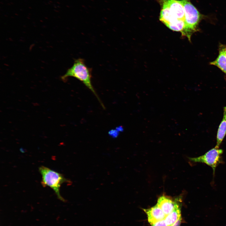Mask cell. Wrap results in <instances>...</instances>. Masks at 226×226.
Segmentation results:
<instances>
[{
  "label": "cell",
  "mask_w": 226,
  "mask_h": 226,
  "mask_svg": "<svg viewBox=\"0 0 226 226\" xmlns=\"http://www.w3.org/2000/svg\"><path fill=\"white\" fill-rule=\"evenodd\" d=\"M161 6L159 20L170 30L183 35L185 29V13L182 1L158 0Z\"/></svg>",
  "instance_id": "cell-1"
},
{
  "label": "cell",
  "mask_w": 226,
  "mask_h": 226,
  "mask_svg": "<svg viewBox=\"0 0 226 226\" xmlns=\"http://www.w3.org/2000/svg\"><path fill=\"white\" fill-rule=\"evenodd\" d=\"M91 72V69L87 66L84 60L79 58L75 60L73 65L67 70L61 78L65 80L69 77H73L82 82L94 93L104 107L92 84Z\"/></svg>",
  "instance_id": "cell-2"
},
{
  "label": "cell",
  "mask_w": 226,
  "mask_h": 226,
  "mask_svg": "<svg viewBox=\"0 0 226 226\" xmlns=\"http://www.w3.org/2000/svg\"><path fill=\"white\" fill-rule=\"evenodd\" d=\"M185 13V29L182 36L191 40L192 34L198 30L199 24L202 15L192 4L190 0H181Z\"/></svg>",
  "instance_id": "cell-3"
},
{
  "label": "cell",
  "mask_w": 226,
  "mask_h": 226,
  "mask_svg": "<svg viewBox=\"0 0 226 226\" xmlns=\"http://www.w3.org/2000/svg\"><path fill=\"white\" fill-rule=\"evenodd\" d=\"M39 170L42 176V186L50 187L54 191L59 199L66 202V200L60 194V188L62 183L70 182V181L64 178L62 174L44 166H40Z\"/></svg>",
  "instance_id": "cell-4"
},
{
  "label": "cell",
  "mask_w": 226,
  "mask_h": 226,
  "mask_svg": "<svg viewBox=\"0 0 226 226\" xmlns=\"http://www.w3.org/2000/svg\"><path fill=\"white\" fill-rule=\"evenodd\" d=\"M223 150L215 147L202 156L194 158H189V160L194 163H205L212 168L214 175L217 167L222 162L221 155Z\"/></svg>",
  "instance_id": "cell-5"
},
{
  "label": "cell",
  "mask_w": 226,
  "mask_h": 226,
  "mask_svg": "<svg viewBox=\"0 0 226 226\" xmlns=\"http://www.w3.org/2000/svg\"><path fill=\"white\" fill-rule=\"evenodd\" d=\"M179 200H173L169 197L163 195L158 199L157 204L161 209L166 216L172 212L176 207L180 206Z\"/></svg>",
  "instance_id": "cell-6"
},
{
  "label": "cell",
  "mask_w": 226,
  "mask_h": 226,
  "mask_svg": "<svg viewBox=\"0 0 226 226\" xmlns=\"http://www.w3.org/2000/svg\"><path fill=\"white\" fill-rule=\"evenodd\" d=\"M147 215L148 221L151 224L157 221L164 219L166 215L156 204L150 208L143 209Z\"/></svg>",
  "instance_id": "cell-7"
},
{
  "label": "cell",
  "mask_w": 226,
  "mask_h": 226,
  "mask_svg": "<svg viewBox=\"0 0 226 226\" xmlns=\"http://www.w3.org/2000/svg\"><path fill=\"white\" fill-rule=\"evenodd\" d=\"M226 48L223 45L220 46L218 56L216 60L211 62L210 64L217 67L226 74Z\"/></svg>",
  "instance_id": "cell-8"
},
{
  "label": "cell",
  "mask_w": 226,
  "mask_h": 226,
  "mask_svg": "<svg viewBox=\"0 0 226 226\" xmlns=\"http://www.w3.org/2000/svg\"><path fill=\"white\" fill-rule=\"evenodd\" d=\"M226 134V106L223 108V117L218 130L217 135V144L215 147L219 148Z\"/></svg>",
  "instance_id": "cell-9"
},
{
  "label": "cell",
  "mask_w": 226,
  "mask_h": 226,
  "mask_svg": "<svg viewBox=\"0 0 226 226\" xmlns=\"http://www.w3.org/2000/svg\"><path fill=\"white\" fill-rule=\"evenodd\" d=\"M180 206L166 215L164 219L167 226H171L181 218Z\"/></svg>",
  "instance_id": "cell-10"
},
{
  "label": "cell",
  "mask_w": 226,
  "mask_h": 226,
  "mask_svg": "<svg viewBox=\"0 0 226 226\" xmlns=\"http://www.w3.org/2000/svg\"><path fill=\"white\" fill-rule=\"evenodd\" d=\"M151 225L152 226H167L164 219L157 221Z\"/></svg>",
  "instance_id": "cell-11"
},
{
  "label": "cell",
  "mask_w": 226,
  "mask_h": 226,
  "mask_svg": "<svg viewBox=\"0 0 226 226\" xmlns=\"http://www.w3.org/2000/svg\"><path fill=\"white\" fill-rule=\"evenodd\" d=\"M119 131L117 130H112L109 132V134L113 137H116L118 135Z\"/></svg>",
  "instance_id": "cell-12"
},
{
  "label": "cell",
  "mask_w": 226,
  "mask_h": 226,
  "mask_svg": "<svg viewBox=\"0 0 226 226\" xmlns=\"http://www.w3.org/2000/svg\"><path fill=\"white\" fill-rule=\"evenodd\" d=\"M181 222V218L177 221L175 223L171 226H180Z\"/></svg>",
  "instance_id": "cell-13"
},
{
  "label": "cell",
  "mask_w": 226,
  "mask_h": 226,
  "mask_svg": "<svg viewBox=\"0 0 226 226\" xmlns=\"http://www.w3.org/2000/svg\"><path fill=\"white\" fill-rule=\"evenodd\" d=\"M225 52L226 54V48L225 50Z\"/></svg>",
  "instance_id": "cell-14"
}]
</instances>
